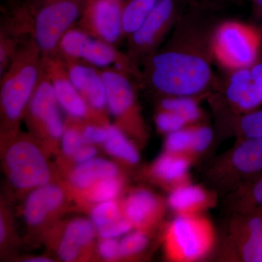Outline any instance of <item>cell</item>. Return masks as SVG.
Returning <instances> with one entry per match:
<instances>
[{
    "mask_svg": "<svg viewBox=\"0 0 262 262\" xmlns=\"http://www.w3.org/2000/svg\"><path fill=\"white\" fill-rule=\"evenodd\" d=\"M163 47L146 57L142 83L169 96L199 94L212 80V70L206 52L199 45L177 39L174 34Z\"/></svg>",
    "mask_w": 262,
    "mask_h": 262,
    "instance_id": "6da1fadb",
    "label": "cell"
},
{
    "mask_svg": "<svg viewBox=\"0 0 262 262\" xmlns=\"http://www.w3.org/2000/svg\"><path fill=\"white\" fill-rule=\"evenodd\" d=\"M44 73L42 52L30 38L22 43L0 76L2 117L8 126H15L24 116Z\"/></svg>",
    "mask_w": 262,
    "mask_h": 262,
    "instance_id": "7a4b0ae2",
    "label": "cell"
},
{
    "mask_svg": "<svg viewBox=\"0 0 262 262\" xmlns=\"http://www.w3.org/2000/svg\"><path fill=\"white\" fill-rule=\"evenodd\" d=\"M87 0H25L32 15L34 38L43 56L59 54L66 33L79 21Z\"/></svg>",
    "mask_w": 262,
    "mask_h": 262,
    "instance_id": "3957f363",
    "label": "cell"
},
{
    "mask_svg": "<svg viewBox=\"0 0 262 262\" xmlns=\"http://www.w3.org/2000/svg\"><path fill=\"white\" fill-rule=\"evenodd\" d=\"M63 58L80 60L99 69L116 67L142 83V72L139 64L127 53L110 43L91 37L77 27L66 33L59 46Z\"/></svg>",
    "mask_w": 262,
    "mask_h": 262,
    "instance_id": "277c9868",
    "label": "cell"
},
{
    "mask_svg": "<svg viewBox=\"0 0 262 262\" xmlns=\"http://www.w3.org/2000/svg\"><path fill=\"white\" fill-rule=\"evenodd\" d=\"M260 42L259 33L252 27L238 21H227L213 33L211 51L220 64L237 70L253 64Z\"/></svg>",
    "mask_w": 262,
    "mask_h": 262,
    "instance_id": "5b68a950",
    "label": "cell"
},
{
    "mask_svg": "<svg viewBox=\"0 0 262 262\" xmlns=\"http://www.w3.org/2000/svg\"><path fill=\"white\" fill-rule=\"evenodd\" d=\"M178 0H158L135 32L127 38V54L136 63L158 49L177 20Z\"/></svg>",
    "mask_w": 262,
    "mask_h": 262,
    "instance_id": "8992f818",
    "label": "cell"
},
{
    "mask_svg": "<svg viewBox=\"0 0 262 262\" xmlns=\"http://www.w3.org/2000/svg\"><path fill=\"white\" fill-rule=\"evenodd\" d=\"M10 182L18 189H34L48 184L51 174L47 160L32 141L20 140L5 155Z\"/></svg>",
    "mask_w": 262,
    "mask_h": 262,
    "instance_id": "52a82bcc",
    "label": "cell"
},
{
    "mask_svg": "<svg viewBox=\"0 0 262 262\" xmlns=\"http://www.w3.org/2000/svg\"><path fill=\"white\" fill-rule=\"evenodd\" d=\"M32 37V17L25 0H8L1 7L0 75L9 67L22 43Z\"/></svg>",
    "mask_w": 262,
    "mask_h": 262,
    "instance_id": "ba28073f",
    "label": "cell"
},
{
    "mask_svg": "<svg viewBox=\"0 0 262 262\" xmlns=\"http://www.w3.org/2000/svg\"><path fill=\"white\" fill-rule=\"evenodd\" d=\"M75 27L91 37L118 48L125 39L121 0H87Z\"/></svg>",
    "mask_w": 262,
    "mask_h": 262,
    "instance_id": "9c48e42d",
    "label": "cell"
},
{
    "mask_svg": "<svg viewBox=\"0 0 262 262\" xmlns=\"http://www.w3.org/2000/svg\"><path fill=\"white\" fill-rule=\"evenodd\" d=\"M51 82L44 73L34 91L25 113L30 123L52 139H61L65 124Z\"/></svg>",
    "mask_w": 262,
    "mask_h": 262,
    "instance_id": "30bf717a",
    "label": "cell"
},
{
    "mask_svg": "<svg viewBox=\"0 0 262 262\" xmlns=\"http://www.w3.org/2000/svg\"><path fill=\"white\" fill-rule=\"evenodd\" d=\"M43 66L60 107L76 120H82L91 116L93 112L72 83L61 56H43Z\"/></svg>",
    "mask_w": 262,
    "mask_h": 262,
    "instance_id": "8fae6325",
    "label": "cell"
},
{
    "mask_svg": "<svg viewBox=\"0 0 262 262\" xmlns=\"http://www.w3.org/2000/svg\"><path fill=\"white\" fill-rule=\"evenodd\" d=\"M107 96V110L122 125L137 120L136 96L131 76L116 67L101 69Z\"/></svg>",
    "mask_w": 262,
    "mask_h": 262,
    "instance_id": "7c38bea8",
    "label": "cell"
},
{
    "mask_svg": "<svg viewBox=\"0 0 262 262\" xmlns=\"http://www.w3.org/2000/svg\"><path fill=\"white\" fill-rule=\"evenodd\" d=\"M61 58L65 62L72 83L91 111L100 114L107 110L106 86L101 69L80 60Z\"/></svg>",
    "mask_w": 262,
    "mask_h": 262,
    "instance_id": "4fadbf2b",
    "label": "cell"
},
{
    "mask_svg": "<svg viewBox=\"0 0 262 262\" xmlns=\"http://www.w3.org/2000/svg\"><path fill=\"white\" fill-rule=\"evenodd\" d=\"M169 239L174 256L179 259L193 260L206 252L209 234L206 226L201 222L184 215L174 221Z\"/></svg>",
    "mask_w": 262,
    "mask_h": 262,
    "instance_id": "5bb4252c",
    "label": "cell"
},
{
    "mask_svg": "<svg viewBox=\"0 0 262 262\" xmlns=\"http://www.w3.org/2000/svg\"><path fill=\"white\" fill-rule=\"evenodd\" d=\"M229 101L244 110L262 102V63L234 70L227 89Z\"/></svg>",
    "mask_w": 262,
    "mask_h": 262,
    "instance_id": "9a60e30c",
    "label": "cell"
},
{
    "mask_svg": "<svg viewBox=\"0 0 262 262\" xmlns=\"http://www.w3.org/2000/svg\"><path fill=\"white\" fill-rule=\"evenodd\" d=\"M63 192L55 184H46L33 189L24 205V217L29 225L42 224L63 201Z\"/></svg>",
    "mask_w": 262,
    "mask_h": 262,
    "instance_id": "2e32d148",
    "label": "cell"
},
{
    "mask_svg": "<svg viewBox=\"0 0 262 262\" xmlns=\"http://www.w3.org/2000/svg\"><path fill=\"white\" fill-rule=\"evenodd\" d=\"M96 229L91 220L77 219L71 222L58 246L60 258L67 262L75 261L81 250L94 241Z\"/></svg>",
    "mask_w": 262,
    "mask_h": 262,
    "instance_id": "e0dca14e",
    "label": "cell"
},
{
    "mask_svg": "<svg viewBox=\"0 0 262 262\" xmlns=\"http://www.w3.org/2000/svg\"><path fill=\"white\" fill-rule=\"evenodd\" d=\"M118 168L113 162L95 158L85 163L77 164L70 174L71 184L82 190L89 189L103 179L117 177Z\"/></svg>",
    "mask_w": 262,
    "mask_h": 262,
    "instance_id": "ac0fdd59",
    "label": "cell"
},
{
    "mask_svg": "<svg viewBox=\"0 0 262 262\" xmlns=\"http://www.w3.org/2000/svg\"><path fill=\"white\" fill-rule=\"evenodd\" d=\"M157 208L155 196L145 190L133 193L125 201L124 212L132 225L144 223L154 213Z\"/></svg>",
    "mask_w": 262,
    "mask_h": 262,
    "instance_id": "d6986e66",
    "label": "cell"
},
{
    "mask_svg": "<svg viewBox=\"0 0 262 262\" xmlns=\"http://www.w3.org/2000/svg\"><path fill=\"white\" fill-rule=\"evenodd\" d=\"M124 36L127 39L140 27L158 0H121Z\"/></svg>",
    "mask_w": 262,
    "mask_h": 262,
    "instance_id": "ffe728a7",
    "label": "cell"
},
{
    "mask_svg": "<svg viewBox=\"0 0 262 262\" xmlns=\"http://www.w3.org/2000/svg\"><path fill=\"white\" fill-rule=\"evenodd\" d=\"M103 146L108 154L115 158L131 164H135L139 161V153L135 146L117 125H108L107 137L103 143Z\"/></svg>",
    "mask_w": 262,
    "mask_h": 262,
    "instance_id": "44dd1931",
    "label": "cell"
},
{
    "mask_svg": "<svg viewBox=\"0 0 262 262\" xmlns=\"http://www.w3.org/2000/svg\"><path fill=\"white\" fill-rule=\"evenodd\" d=\"M236 168L245 173L262 170V137L250 138L236 150L233 156Z\"/></svg>",
    "mask_w": 262,
    "mask_h": 262,
    "instance_id": "7402d4cb",
    "label": "cell"
},
{
    "mask_svg": "<svg viewBox=\"0 0 262 262\" xmlns=\"http://www.w3.org/2000/svg\"><path fill=\"white\" fill-rule=\"evenodd\" d=\"M188 162L173 155H164L155 165V173L160 178L172 182L182 179L187 173Z\"/></svg>",
    "mask_w": 262,
    "mask_h": 262,
    "instance_id": "603a6c76",
    "label": "cell"
},
{
    "mask_svg": "<svg viewBox=\"0 0 262 262\" xmlns=\"http://www.w3.org/2000/svg\"><path fill=\"white\" fill-rule=\"evenodd\" d=\"M206 194L201 189L193 186L179 187L174 190L169 198L170 206L177 211H187L201 204Z\"/></svg>",
    "mask_w": 262,
    "mask_h": 262,
    "instance_id": "cb8c5ba5",
    "label": "cell"
},
{
    "mask_svg": "<svg viewBox=\"0 0 262 262\" xmlns=\"http://www.w3.org/2000/svg\"><path fill=\"white\" fill-rule=\"evenodd\" d=\"M249 237L244 248V259L249 262H262V218L253 217L248 225Z\"/></svg>",
    "mask_w": 262,
    "mask_h": 262,
    "instance_id": "d4e9b609",
    "label": "cell"
},
{
    "mask_svg": "<svg viewBox=\"0 0 262 262\" xmlns=\"http://www.w3.org/2000/svg\"><path fill=\"white\" fill-rule=\"evenodd\" d=\"M162 110L171 112L184 117L187 122L195 121L200 116L195 101L189 96H171L161 101Z\"/></svg>",
    "mask_w": 262,
    "mask_h": 262,
    "instance_id": "484cf974",
    "label": "cell"
},
{
    "mask_svg": "<svg viewBox=\"0 0 262 262\" xmlns=\"http://www.w3.org/2000/svg\"><path fill=\"white\" fill-rule=\"evenodd\" d=\"M121 191V183L117 177L103 179L90 188L89 196L94 203L115 201Z\"/></svg>",
    "mask_w": 262,
    "mask_h": 262,
    "instance_id": "4316f807",
    "label": "cell"
},
{
    "mask_svg": "<svg viewBox=\"0 0 262 262\" xmlns=\"http://www.w3.org/2000/svg\"><path fill=\"white\" fill-rule=\"evenodd\" d=\"M120 218H121L120 207L115 201L96 203L91 213V222L97 230Z\"/></svg>",
    "mask_w": 262,
    "mask_h": 262,
    "instance_id": "83f0119b",
    "label": "cell"
},
{
    "mask_svg": "<svg viewBox=\"0 0 262 262\" xmlns=\"http://www.w3.org/2000/svg\"><path fill=\"white\" fill-rule=\"evenodd\" d=\"M61 148L67 156L73 157L75 153L86 144L82 136V129L75 125L66 127L61 138Z\"/></svg>",
    "mask_w": 262,
    "mask_h": 262,
    "instance_id": "f1b7e54d",
    "label": "cell"
},
{
    "mask_svg": "<svg viewBox=\"0 0 262 262\" xmlns=\"http://www.w3.org/2000/svg\"><path fill=\"white\" fill-rule=\"evenodd\" d=\"M193 129H180L170 133L166 139V147L171 153H178L192 149Z\"/></svg>",
    "mask_w": 262,
    "mask_h": 262,
    "instance_id": "f546056e",
    "label": "cell"
},
{
    "mask_svg": "<svg viewBox=\"0 0 262 262\" xmlns=\"http://www.w3.org/2000/svg\"><path fill=\"white\" fill-rule=\"evenodd\" d=\"M148 239L142 232L127 234L120 242V256H129L141 252L147 245Z\"/></svg>",
    "mask_w": 262,
    "mask_h": 262,
    "instance_id": "4dcf8cb0",
    "label": "cell"
},
{
    "mask_svg": "<svg viewBox=\"0 0 262 262\" xmlns=\"http://www.w3.org/2000/svg\"><path fill=\"white\" fill-rule=\"evenodd\" d=\"M187 123V120L178 114L165 110H162L156 117L157 126L160 130L168 134L182 129Z\"/></svg>",
    "mask_w": 262,
    "mask_h": 262,
    "instance_id": "1f68e13d",
    "label": "cell"
},
{
    "mask_svg": "<svg viewBox=\"0 0 262 262\" xmlns=\"http://www.w3.org/2000/svg\"><path fill=\"white\" fill-rule=\"evenodd\" d=\"M132 224L127 219L120 218L113 223L98 229V233L102 239H117L130 230Z\"/></svg>",
    "mask_w": 262,
    "mask_h": 262,
    "instance_id": "d6a6232c",
    "label": "cell"
},
{
    "mask_svg": "<svg viewBox=\"0 0 262 262\" xmlns=\"http://www.w3.org/2000/svg\"><path fill=\"white\" fill-rule=\"evenodd\" d=\"M241 129L248 137H262V110L243 117Z\"/></svg>",
    "mask_w": 262,
    "mask_h": 262,
    "instance_id": "836d02e7",
    "label": "cell"
},
{
    "mask_svg": "<svg viewBox=\"0 0 262 262\" xmlns=\"http://www.w3.org/2000/svg\"><path fill=\"white\" fill-rule=\"evenodd\" d=\"M107 126L90 123L82 127V136L86 144H103L107 137Z\"/></svg>",
    "mask_w": 262,
    "mask_h": 262,
    "instance_id": "e575fe53",
    "label": "cell"
},
{
    "mask_svg": "<svg viewBox=\"0 0 262 262\" xmlns=\"http://www.w3.org/2000/svg\"><path fill=\"white\" fill-rule=\"evenodd\" d=\"M213 132L209 127H201L193 129V144L192 149L196 151L206 149L211 142Z\"/></svg>",
    "mask_w": 262,
    "mask_h": 262,
    "instance_id": "d590c367",
    "label": "cell"
},
{
    "mask_svg": "<svg viewBox=\"0 0 262 262\" xmlns=\"http://www.w3.org/2000/svg\"><path fill=\"white\" fill-rule=\"evenodd\" d=\"M100 256L106 260L115 259L120 256V242L116 239H103L98 247Z\"/></svg>",
    "mask_w": 262,
    "mask_h": 262,
    "instance_id": "8d00e7d4",
    "label": "cell"
},
{
    "mask_svg": "<svg viewBox=\"0 0 262 262\" xmlns=\"http://www.w3.org/2000/svg\"><path fill=\"white\" fill-rule=\"evenodd\" d=\"M96 155H97V149L95 146L85 144L75 153L72 158L76 163L80 164L94 159L96 158Z\"/></svg>",
    "mask_w": 262,
    "mask_h": 262,
    "instance_id": "74e56055",
    "label": "cell"
},
{
    "mask_svg": "<svg viewBox=\"0 0 262 262\" xmlns=\"http://www.w3.org/2000/svg\"><path fill=\"white\" fill-rule=\"evenodd\" d=\"M253 194L256 201L262 206V179L253 188Z\"/></svg>",
    "mask_w": 262,
    "mask_h": 262,
    "instance_id": "f35d334b",
    "label": "cell"
},
{
    "mask_svg": "<svg viewBox=\"0 0 262 262\" xmlns=\"http://www.w3.org/2000/svg\"><path fill=\"white\" fill-rule=\"evenodd\" d=\"M27 262H51V258L42 257V256H37V257H33L29 259L26 260Z\"/></svg>",
    "mask_w": 262,
    "mask_h": 262,
    "instance_id": "ab89813d",
    "label": "cell"
},
{
    "mask_svg": "<svg viewBox=\"0 0 262 262\" xmlns=\"http://www.w3.org/2000/svg\"><path fill=\"white\" fill-rule=\"evenodd\" d=\"M5 235H6V229H5L4 222H3V219H1V222H0V241L1 242L4 241Z\"/></svg>",
    "mask_w": 262,
    "mask_h": 262,
    "instance_id": "60d3db41",
    "label": "cell"
},
{
    "mask_svg": "<svg viewBox=\"0 0 262 262\" xmlns=\"http://www.w3.org/2000/svg\"><path fill=\"white\" fill-rule=\"evenodd\" d=\"M252 1L254 6L262 11V0H252Z\"/></svg>",
    "mask_w": 262,
    "mask_h": 262,
    "instance_id": "b9f144b4",
    "label": "cell"
},
{
    "mask_svg": "<svg viewBox=\"0 0 262 262\" xmlns=\"http://www.w3.org/2000/svg\"><path fill=\"white\" fill-rule=\"evenodd\" d=\"M194 1H196H196H198V0H194Z\"/></svg>",
    "mask_w": 262,
    "mask_h": 262,
    "instance_id": "7bdbcfd3",
    "label": "cell"
}]
</instances>
